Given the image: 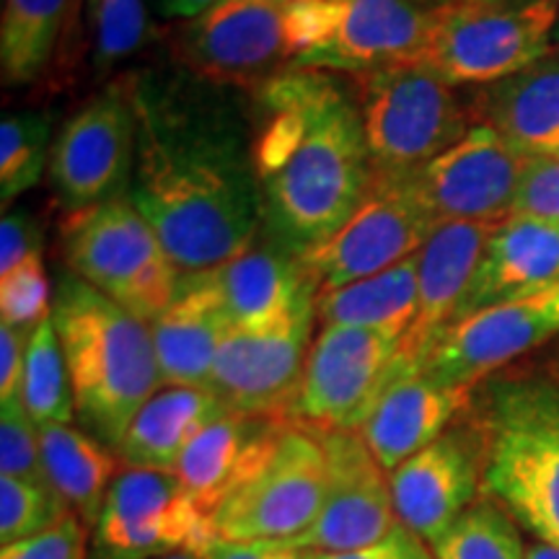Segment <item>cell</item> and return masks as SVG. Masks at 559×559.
Listing matches in <instances>:
<instances>
[{
	"label": "cell",
	"mask_w": 559,
	"mask_h": 559,
	"mask_svg": "<svg viewBox=\"0 0 559 559\" xmlns=\"http://www.w3.org/2000/svg\"><path fill=\"white\" fill-rule=\"evenodd\" d=\"M158 3H160V11H164V16L190 21V19L202 16V13L213 9V5H218L221 0H158Z\"/></svg>",
	"instance_id": "cell-44"
},
{
	"label": "cell",
	"mask_w": 559,
	"mask_h": 559,
	"mask_svg": "<svg viewBox=\"0 0 559 559\" xmlns=\"http://www.w3.org/2000/svg\"><path fill=\"white\" fill-rule=\"evenodd\" d=\"M52 313L50 277L41 254L0 277V324L34 332Z\"/></svg>",
	"instance_id": "cell-36"
},
{
	"label": "cell",
	"mask_w": 559,
	"mask_h": 559,
	"mask_svg": "<svg viewBox=\"0 0 559 559\" xmlns=\"http://www.w3.org/2000/svg\"><path fill=\"white\" fill-rule=\"evenodd\" d=\"M60 249L73 275L145 324L169 309L179 290L181 272L130 194L70 213Z\"/></svg>",
	"instance_id": "cell-7"
},
{
	"label": "cell",
	"mask_w": 559,
	"mask_h": 559,
	"mask_svg": "<svg viewBox=\"0 0 559 559\" xmlns=\"http://www.w3.org/2000/svg\"><path fill=\"white\" fill-rule=\"evenodd\" d=\"M0 472L3 477L50 485L41 464L39 425L29 417L19 396L0 402Z\"/></svg>",
	"instance_id": "cell-37"
},
{
	"label": "cell",
	"mask_w": 559,
	"mask_h": 559,
	"mask_svg": "<svg viewBox=\"0 0 559 559\" xmlns=\"http://www.w3.org/2000/svg\"><path fill=\"white\" fill-rule=\"evenodd\" d=\"M251 99L262 230L300 260L353 218L373 185L358 102L349 81L319 68L285 70Z\"/></svg>",
	"instance_id": "cell-2"
},
{
	"label": "cell",
	"mask_w": 559,
	"mask_h": 559,
	"mask_svg": "<svg viewBox=\"0 0 559 559\" xmlns=\"http://www.w3.org/2000/svg\"><path fill=\"white\" fill-rule=\"evenodd\" d=\"M419 251L409 260L349 283L345 288L319 293L317 319L324 326H362L386 332L402 342L417 317Z\"/></svg>",
	"instance_id": "cell-29"
},
{
	"label": "cell",
	"mask_w": 559,
	"mask_h": 559,
	"mask_svg": "<svg viewBox=\"0 0 559 559\" xmlns=\"http://www.w3.org/2000/svg\"><path fill=\"white\" fill-rule=\"evenodd\" d=\"M549 55H557V58H559V19L555 24V34H551V52Z\"/></svg>",
	"instance_id": "cell-48"
},
{
	"label": "cell",
	"mask_w": 559,
	"mask_h": 559,
	"mask_svg": "<svg viewBox=\"0 0 559 559\" xmlns=\"http://www.w3.org/2000/svg\"><path fill=\"white\" fill-rule=\"evenodd\" d=\"M290 425V419L226 412L192 438L174 474L194 506L213 519L230 495L267 466Z\"/></svg>",
	"instance_id": "cell-21"
},
{
	"label": "cell",
	"mask_w": 559,
	"mask_h": 559,
	"mask_svg": "<svg viewBox=\"0 0 559 559\" xmlns=\"http://www.w3.org/2000/svg\"><path fill=\"white\" fill-rule=\"evenodd\" d=\"M317 309L272 332H230L215 358L210 391L230 412L293 423Z\"/></svg>",
	"instance_id": "cell-19"
},
{
	"label": "cell",
	"mask_w": 559,
	"mask_h": 559,
	"mask_svg": "<svg viewBox=\"0 0 559 559\" xmlns=\"http://www.w3.org/2000/svg\"><path fill=\"white\" fill-rule=\"evenodd\" d=\"M86 3H88V11H91V9H94V3H96V0H86Z\"/></svg>",
	"instance_id": "cell-52"
},
{
	"label": "cell",
	"mask_w": 559,
	"mask_h": 559,
	"mask_svg": "<svg viewBox=\"0 0 559 559\" xmlns=\"http://www.w3.org/2000/svg\"><path fill=\"white\" fill-rule=\"evenodd\" d=\"M376 177H407L474 128L469 96L425 62L347 75Z\"/></svg>",
	"instance_id": "cell-6"
},
{
	"label": "cell",
	"mask_w": 559,
	"mask_h": 559,
	"mask_svg": "<svg viewBox=\"0 0 559 559\" xmlns=\"http://www.w3.org/2000/svg\"><path fill=\"white\" fill-rule=\"evenodd\" d=\"M257 3H270V5H290V3H298V0H257Z\"/></svg>",
	"instance_id": "cell-50"
},
{
	"label": "cell",
	"mask_w": 559,
	"mask_h": 559,
	"mask_svg": "<svg viewBox=\"0 0 559 559\" xmlns=\"http://www.w3.org/2000/svg\"><path fill=\"white\" fill-rule=\"evenodd\" d=\"M272 559H319L317 551H304V549H285V547H277L275 555Z\"/></svg>",
	"instance_id": "cell-47"
},
{
	"label": "cell",
	"mask_w": 559,
	"mask_h": 559,
	"mask_svg": "<svg viewBox=\"0 0 559 559\" xmlns=\"http://www.w3.org/2000/svg\"><path fill=\"white\" fill-rule=\"evenodd\" d=\"M68 502L52 485L0 477V544H16L68 519Z\"/></svg>",
	"instance_id": "cell-34"
},
{
	"label": "cell",
	"mask_w": 559,
	"mask_h": 559,
	"mask_svg": "<svg viewBox=\"0 0 559 559\" xmlns=\"http://www.w3.org/2000/svg\"><path fill=\"white\" fill-rule=\"evenodd\" d=\"M138 122L128 86L111 81L62 124L50 153V185L66 213L102 205L130 192Z\"/></svg>",
	"instance_id": "cell-12"
},
{
	"label": "cell",
	"mask_w": 559,
	"mask_h": 559,
	"mask_svg": "<svg viewBox=\"0 0 559 559\" xmlns=\"http://www.w3.org/2000/svg\"><path fill=\"white\" fill-rule=\"evenodd\" d=\"M559 334V285L536 296L489 306L456 321L419 370L449 386L474 389L489 373Z\"/></svg>",
	"instance_id": "cell-18"
},
{
	"label": "cell",
	"mask_w": 559,
	"mask_h": 559,
	"mask_svg": "<svg viewBox=\"0 0 559 559\" xmlns=\"http://www.w3.org/2000/svg\"><path fill=\"white\" fill-rule=\"evenodd\" d=\"M86 523L70 513L58 526L41 531L32 539L0 547V559H88Z\"/></svg>",
	"instance_id": "cell-39"
},
{
	"label": "cell",
	"mask_w": 559,
	"mask_h": 559,
	"mask_svg": "<svg viewBox=\"0 0 559 559\" xmlns=\"http://www.w3.org/2000/svg\"><path fill=\"white\" fill-rule=\"evenodd\" d=\"M160 559H205V555H198V551H181V555L160 557Z\"/></svg>",
	"instance_id": "cell-49"
},
{
	"label": "cell",
	"mask_w": 559,
	"mask_h": 559,
	"mask_svg": "<svg viewBox=\"0 0 559 559\" xmlns=\"http://www.w3.org/2000/svg\"><path fill=\"white\" fill-rule=\"evenodd\" d=\"M124 75L138 122L130 200L181 275L221 267L257 243L262 198L251 122L202 81Z\"/></svg>",
	"instance_id": "cell-1"
},
{
	"label": "cell",
	"mask_w": 559,
	"mask_h": 559,
	"mask_svg": "<svg viewBox=\"0 0 559 559\" xmlns=\"http://www.w3.org/2000/svg\"><path fill=\"white\" fill-rule=\"evenodd\" d=\"M469 402L472 389L440 383L423 370L391 373V381L358 432L391 474L443 436Z\"/></svg>",
	"instance_id": "cell-23"
},
{
	"label": "cell",
	"mask_w": 559,
	"mask_h": 559,
	"mask_svg": "<svg viewBox=\"0 0 559 559\" xmlns=\"http://www.w3.org/2000/svg\"><path fill=\"white\" fill-rule=\"evenodd\" d=\"M428 549L432 559H526L519 528L492 498L474 502Z\"/></svg>",
	"instance_id": "cell-32"
},
{
	"label": "cell",
	"mask_w": 559,
	"mask_h": 559,
	"mask_svg": "<svg viewBox=\"0 0 559 559\" xmlns=\"http://www.w3.org/2000/svg\"><path fill=\"white\" fill-rule=\"evenodd\" d=\"M400 340L362 326H321L306 358L293 423L304 428L360 430L394 373Z\"/></svg>",
	"instance_id": "cell-13"
},
{
	"label": "cell",
	"mask_w": 559,
	"mask_h": 559,
	"mask_svg": "<svg viewBox=\"0 0 559 559\" xmlns=\"http://www.w3.org/2000/svg\"><path fill=\"white\" fill-rule=\"evenodd\" d=\"M52 321L66 353L75 417L117 451L132 417L160 383L151 326L73 272L55 285Z\"/></svg>",
	"instance_id": "cell-3"
},
{
	"label": "cell",
	"mask_w": 559,
	"mask_h": 559,
	"mask_svg": "<svg viewBox=\"0 0 559 559\" xmlns=\"http://www.w3.org/2000/svg\"><path fill=\"white\" fill-rule=\"evenodd\" d=\"M94 559H160L218 542L213 519L194 506L174 472L124 469L111 481L94 531Z\"/></svg>",
	"instance_id": "cell-10"
},
{
	"label": "cell",
	"mask_w": 559,
	"mask_h": 559,
	"mask_svg": "<svg viewBox=\"0 0 559 559\" xmlns=\"http://www.w3.org/2000/svg\"><path fill=\"white\" fill-rule=\"evenodd\" d=\"M319 438L326 456L324 502L313 526L283 547L317 555H353L386 544L400 526L389 472L358 430H326L319 432Z\"/></svg>",
	"instance_id": "cell-15"
},
{
	"label": "cell",
	"mask_w": 559,
	"mask_h": 559,
	"mask_svg": "<svg viewBox=\"0 0 559 559\" xmlns=\"http://www.w3.org/2000/svg\"><path fill=\"white\" fill-rule=\"evenodd\" d=\"M559 285V226L508 215L489 236L456 321ZM453 321V324H456Z\"/></svg>",
	"instance_id": "cell-24"
},
{
	"label": "cell",
	"mask_w": 559,
	"mask_h": 559,
	"mask_svg": "<svg viewBox=\"0 0 559 559\" xmlns=\"http://www.w3.org/2000/svg\"><path fill=\"white\" fill-rule=\"evenodd\" d=\"M559 226V156H534L523 166L513 213Z\"/></svg>",
	"instance_id": "cell-38"
},
{
	"label": "cell",
	"mask_w": 559,
	"mask_h": 559,
	"mask_svg": "<svg viewBox=\"0 0 559 559\" xmlns=\"http://www.w3.org/2000/svg\"><path fill=\"white\" fill-rule=\"evenodd\" d=\"M495 226L498 223H438L419 249L417 317L400 342L394 373L419 370L438 340L451 330Z\"/></svg>",
	"instance_id": "cell-20"
},
{
	"label": "cell",
	"mask_w": 559,
	"mask_h": 559,
	"mask_svg": "<svg viewBox=\"0 0 559 559\" xmlns=\"http://www.w3.org/2000/svg\"><path fill=\"white\" fill-rule=\"evenodd\" d=\"M438 223L400 177H373L355 215L330 241L300 257L319 293L345 288L415 257Z\"/></svg>",
	"instance_id": "cell-14"
},
{
	"label": "cell",
	"mask_w": 559,
	"mask_h": 559,
	"mask_svg": "<svg viewBox=\"0 0 559 559\" xmlns=\"http://www.w3.org/2000/svg\"><path fill=\"white\" fill-rule=\"evenodd\" d=\"M174 58L194 79L249 94L296 68L288 5L221 0L171 37Z\"/></svg>",
	"instance_id": "cell-9"
},
{
	"label": "cell",
	"mask_w": 559,
	"mask_h": 559,
	"mask_svg": "<svg viewBox=\"0 0 559 559\" xmlns=\"http://www.w3.org/2000/svg\"><path fill=\"white\" fill-rule=\"evenodd\" d=\"M559 0H456L423 62L451 86H489L551 52Z\"/></svg>",
	"instance_id": "cell-8"
},
{
	"label": "cell",
	"mask_w": 559,
	"mask_h": 559,
	"mask_svg": "<svg viewBox=\"0 0 559 559\" xmlns=\"http://www.w3.org/2000/svg\"><path fill=\"white\" fill-rule=\"evenodd\" d=\"M230 412L210 389L160 386L132 417L117 459L132 469L174 472L192 438Z\"/></svg>",
	"instance_id": "cell-27"
},
{
	"label": "cell",
	"mask_w": 559,
	"mask_h": 559,
	"mask_svg": "<svg viewBox=\"0 0 559 559\" xmlns=\"http://www.w3.org/2000/svg\"><path fill=\"white\" fill-rule=\"evenodd\" d=\"M234 332H272L317 309V288L296 257L275 243H254L207 270Z\"/></svg>",
	"instance_id": "cell-22"
},
{
	"label": "cell",
	"mask_w": 559,
	"mask_h": 559,
	"mask_svg": "<svg viewBox=\"0 0 559 559\" xmlns=\"http://www.w3.org/2000/svg\"><path fill=\"white\" fill-rule=\"evenodd\" d=\"M474 412L485 436V492L536 542L559 549V383L498 376Z\"/></svg>",
	"instance_id": "cell-4"
},
{
	"label": "cell",
	"mask_w": 559,
	"mask_h": 559,
	"mask_svg": "<svg viewBox=\"0 0 559 559\" xmlns=\"http://www.w3.org/2000/svg\"><path fill=\"white\" fill-rule=\"evenodd\" d=\"M526 559H559V549L551 547V544L534 542L526 547Z\"/></svg>",
	"instance_id": "cell-46"
},
{
	"label": "cell",
	"mask_w": 559,
	"mask_h": 559,
	"mask_svg": "<svg viewBox=\"0 0 559 559\" xmlns=\"http://www.w3.org/2000/svg\"><path fill=\"white\" fill-rule=\"evenodd\" d=\"M326 489V456L317 430L293 423L267 466L213 515L218 539L283 547L317 521Z\"/></svg>",
	"instance_id": "cell-11"
},
{
	"label": "cell",
	"mask_w": 559,
	"mask_h": 559,
	"mask_svg": "<svg viewBox=\"0 0 559 559\" xmlns=\"http://www.w3.org/2000/svg\"><path fill=\"white\" fill-rule=\"evenodd\" d=\"M50 117L39 111L5 115L0 122V200L9 205L32 190L50 166Z\"/></svg>",
	"instance_id": "cell-33"
},
{
	"label": "cell",
	"mask_w": 559,
	"mask_h": 559,
	"mask_svg": "<svg viewBox=\"0 0 559 559\" xmlns=\"http://www.w3.org/2000/svg\"><path fill=\"white\" fill-rule=\"evenodd\" d=\"M481 479L485 436L479 423H453L389 474L396 521L419 542L432 544L477 502Z\"/></svg>",
	"instance_id": "cell-17"
},
{
	"label": "cell",
	"mask_w": 559,
	"mask_h": 559,
	"mask_svg": "<svg viewBox=\"0 0 559 559\" xmlns=\"http://www.w3.org/2000/svg\"><path fill=\"white\" fill-rule=\"evenodd\" d=\"M88 16L96 34L94 60L99 70H109L117 62L128 60L151 39L148 11L143 0H96Z\"/></svg>",
	"instance_id": "cell-35"
},
{
	"label": "cell",
	"mask_w": 559,
	"mask_h": 559,
	"mask_svg": "<svg viewBox=\"0 0 559 559\" xmlns=\"http://www.w3.org/2000/svg\"><path fill=\"white\" fill-rule=\"evenodd\" d=\"M389 559H432L428 544L419 542L404 526H396L389 536Z\"/></svg>",
	"instance_id": "cell-43"
},
{
	"label": "cell",
	"mask_w": 559,
	"mask_h": 559,
	"mask_svg": "<svg viewBox=\"0 0 559 559\" xmlns=\"http://www.w3.org/2000/svg\"><path fill=\"white\" fill-rule=\"evenodd\" d=\"M319 559H389V542L368 551H353V555H319Z\"/></svg>",
	"instance_id": "cell-45"
},
{
	"label": "cell",
	"mask_w": 559,
	"mask_h": 559,
	"mask_svg": "<svg viewBox=\"0 0 559 559\" xmlns=\"http://www.w3.org/2000/svg\"><path fill=\"white\" fill-rule=\"evenodd\" d=\"M41 464L47 481L75 513L94 531L104 500L117 477V453L107 449L91 432L70 425L52 423L39 428Z\"/></svg>",
	"instance_id": "cell-28"
},
{
	"label": "cell",
	"mask_w": 559,
	"mask_h": 559,
	"mask_svg": "<svg viewBox=\"0 0 559 559\" xmlns=\"http://www.w3.org/2000/svg\"><path fill=\"white\" fill-rule=\"evenodd\" d=\"M29 337V332L0 324V402L16 400L19 396Z\"/></svg>",
	"instance_id": "cell-41"
},
{
	"label": "cell",
	"mask_w": 559,
	"mask_h": 559,
	"mask_svg": "<svg viewBox=\"0 0 559 559\" xmlns=\"http://www.w3.org/2000/svg\"><path fill=\"white\" fill-rule=\"evenodd\" d=\"M456 0H298L288 5L296 68L340 75L423 62Z\"/></svg>",
	"instance_id": "cell-5"
},
{
	"label": "cell",
	"mask_w": 559,
	"mask_h": 559,
	"mask_svg": "<svg viewBox=\"0 0 559 559\" xmlns=\"http://www.w3.org/2000/svg\"><path fill=\"white\" fill-rule=\"evenodd\" d=\"M41 254V228L29 210H11L0 223V277Z\"/></svg>",
	"instance_id": "cell-40"
},
{
	"label": "cell",
	"mask_w": 559,
	"mask_h": 559,
	"mask_svg": "<svg viewBox=\"0 0 559 559\" xmlns=\"http://www.w3.org/2000/svg\"><path fill=\"white\" fill-rule=\"evenodd\" d=\"M551 379H555L559 383V358L555 360V368H551Z\"/></svg>",
	"instance_id": "cell-51"
},
{
	"label": "cell",
	"mask_w": 559,
	"mask_h": 559,
	"mask_svg": "<svg viewBox=\"0 0 559 559\" xmlns=\"http://www.w3.org/2000/svg\"><path fill=\"white\" fill-rule=\"evenodd\" d=\"M79 13V0H5L0 68L5 86H26L47 73Z\"/></svg>",
	"instance_id": "cell-30"
},
{
	"label": "cell",
	"mask_w": 559,
	"mask_h": 559,
	"mask_svg": "<svg viewBox=\"0 0 559 559\" xmlns=\"http://www.w3.org/2000/svg\"><path fill=\"white\" fill-rule=\"evenodd\" d=\"M19 400L39 428L52 423L70 425V419L75 417L73 386H70L66 353H62L52 313L29 337Z\"/></svg>",
	"instance_id": "cell-31"
},
{
	"label": "cell",
	"mask_w": 559,
	"mask_h": 559,
	"mask_svg": "<svg viewBox=\"0 0 559 559\" xmlns=\"http://www.w3.org/2000/svg\"><path fill=\"white\" fill-rule=\"evenodd\" d=\"M275 544H236L218 539L205 551V559H272Z\"/></svg>",
	"instance_id": "cell-42"
},
{
	"label": "cell",
	"mask_w": 559,
	"mask_h": 559,
	"mask_svg": "<svg viewBox=\"0 0 559 559\" xmlns=\"http://www.w3.org/2000/svg\"><path fill=\"white\" fill-rule=\"evenodd\" d=\"M474 124L495 130L523 156H559V58L469 91Z\"/></svg>",
	"instance_id": "cell-26"
},
{
	"label": "cell",
	"mask_w": 559,
	"mask_h": 559,
	"mask_svg": "<svg viewBox=\"0 0 559 559\" xmlns=\"http://www.w3.org/2000/svg\"><path fill=\"white\" fill-rule=\"evenodd\" d=\"M148 326L160 383L210 389L218 349L234 330L207 272L181 275L171 306Z\"/></svg>",
	"instance_id": "cell-25"
},
{
	"label": "cell",
	"mask_w": 559,
	"mask_h": 559,
	"mask_svg": "<svg viewBox=\"0 0 559 559\" xmlns=\"http://www.w3.org/2000/svg\"><path fill=\"white\" fill-rule=\"evenodd\" d=\"M526 160L498 132L474 124L456 145L400 179L436 223H500L513 213Z\"/></svg>",
	"instance_id": "cell-16"
}]
</instances>
